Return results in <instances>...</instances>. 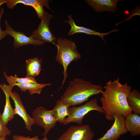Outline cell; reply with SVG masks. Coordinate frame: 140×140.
<instances>
[{
  "label": "cell",
  "instance_id": "obj_22",
  "mask_svg": "<svg viewBox=\"0 0 140 140\" xmlns=\"http://www.w3.org/2000/svg\"><path fill=\"white\" fill-rule=\"evenodd\" d=\"M38 137V136L31 138L29 136L26 137L19 135H15L12 137V139L13 140H48L46 136H45L43 139H39Z\"/></svg>",
  "mask_w": 140,
  "mask_h": 140
},
{
  "label": "cell",
  "instance_id": "obj_5",
  "mask_svg": "<svg viewBox=\"0 0 140 140\" xmlns=\"http://www.w3.org/2000/svg\"><path fill=\"white\" fill-rule=\"evenodd\" d=\"M35 124L43 127L44 131L43 135L46 136L50 130L54 127L57 122L53 116L52 110H48L42 107H38L32 112Z\"/></svg>",
  "mask_w": 140,
  "mask_h": 140
},
{
  "label": "cell",
  "instance_id": "obj_25",
  "mask_svg": "<svg viewBox=\"0 0 140 140\" xmlns=\"http://www.w3.org/2000/svg\"><path fill=\"white\" fill-rule=\"evenodd\" d=\"M6 136L0 137V140H6Z\"/></svg>",
  "mask_w": 140,
  "mask_h": 140
},
{
  "label": "cell",
  "instance_id": "obj_9",
  "mask_svg": "<svg viewBox=\"0 0 140 140\" xmlns=\"http://www.w3.org/2000/svg\"><path fill=\"white\" fill-rule=\"evenodd\" d=\"M6 29L8 31L7 35L12 37L14 41L13 45L15 48H18L24 45L29 44L33 45H41L45 41L34 39L31 36L28 37L25 35L24 33L17 31L11 26L8 21L4 20Z\"/></svg>",
  "mask_w": 140,
  "mask_h": 140
},
{
  "label": "cell",
  "instance_id": "obj_15",
  "mask_svg": "<svg viewBox=\"0 0 140 140\" xmlns=\"http://www.w3.org/2000/svg\"><path fill=\"white\" fill-rule=\"evenodd\" d=\"M126 129L132 136L140 135V116L135 113H131L125 117Z\"/></svg>",
  "mask_w": 140,
  "mask_h": 140
},
{
  "label": "cell",
  "instance_id": "obj_26",
  "mask_svg": "<svg viewBox=\"0 0 140 140\" xmlns=\"http://www.w3.org/2000/svg\"><path fill=\"white\" fill-rule=\"evenodd\" d=\"M6 140H9L8 139H6Z\"/></svg>",
  "mask_w": 140,
  "mask_h": 140
},
{
  "label": "cell",
  "instance_id": "obj_21",
  "mask_svg": "<svg viewBox=\"0 0 140 140\" xmlns=\"http://www.w3.org/2000/svg\"><path fill=\"white\" fill-rule=\"evenodd\" d=\"M11 131L3 123L2 119V114L0 112V137L10 135Z\"/></svg>",
  "mask_w": 140,
  "mask_h": 140
},
{
  "label": "cell",
  "instance_id": "obj_18",
  "mask_svg": "<svg viewBox=\"0 0 140 140\" xmlns=\"http://www.w3.org/2000/svg\"><path fill=\"white\" fill-rule=\"evenodd\" d=\"M13 87L15 86H17L20 89L21 92H25L28 90L31 95L34 94H40L42 89L47 86H50V83H38L35 84L30 83L10 84Z\"/></svg>",
  "mask_w": 140,
  "mask_h": 140
},
{
  "label": "cell",
  "instance_id": "obj_19",
  "mask_svg": "<svg viewBox=\"0 0 140 140\" xmlns=\"http://www.w3.org/2000/svg\"><path fill=\"white\" fill-rule=\"evenodd\" d=\"M127 104L134 113L140 114V93L137 89H134L130 92L127 99Z\"/></svg>",
  "mask_w": 140,
  "mask_h": 140
},
{
  "label": "cell",
  "instance_id": "obj_13",
  "mask_svg": "<svg viewBox=\"0 0 140 140\" xmlns=\"http://www.w3.org/2000/svg\"><path fill=\"white\" fill-rule=\"evenodd\" d=\"M118 0H87V3L96 12H115Z\"/></svg>",
  "mask_w": 140,
  "mask_h": 140
},
{
  "label": "cell",
  "instance_id": "obj_11",
  "mask_svg": "<svg viewBox=\"0 0 140 140\" xmlns=\"http://www.w3.org/2000/svg\"><path fill=\"white\" fill-rule=\"evenodd\" d=\"M18 3L32 7L40 19L43 17L45 11L43 6L51 10L49 5V1L47 0H6L5 4L8 8L12 9Z\"/></svg>",
  "mask_w": 140,
  "mask_h": 140
},
{
  "label": "cell",
  "instance_id": "obj_16",
  "mask_svg": "<svg viewBox=\"0 0 140 140\" xmlns=\"http://www.w3.org/2000/svg\"><path fill=\"white\" fill-rule=\"evenodd\" d=\"M70 106L65 104L60 100L56 101V103L52 110L53 116L57 122L63 123L66 117L69 114V108Z\"/></svg>",
  "mask_w": 140,
  "mask_h": 140
},
{
  "label": "cell",
  "instance_id": "obj_2",
  "mask_svg": "<svg viewBox=\"0 0 140 140\" xmlns=\"http://www.w3.org/2000/svg\"><path fill=\"white\" fill-rule=\"evenodd\" d=\"M102 87L90 81L75 78L70 81L69 85L60 100L69 106L79 105L87 101L89 98L103 92Z\"/></svg>",
  "mask_w": 140,
  "mask_h": 140
},
{
  "label": "cell",
  "instance_id": "obj_23",
  "mask_svg": "<svg viewBox=\"0 0 140 140\" xmlns=\"http://www.w3.org/2000/svg\"><path fill=\"white\" fill-rule=\"evenodd\" d=\"M4 13V9L3 8H2L0 10V40L5 37L8 33V31L6 30L2 31L1 27V21L2 16Z\"/></svg>",
  "mask_w": 140,
  "mask_h": 140
},
{
  "label": "cell",
  "instance_id": "obj_14",
  "mask_svg": "<svg viewBox=\"0 0 140 140\" xmlns=\"http://www.w3.org/2000/svg\"><path fill=\"white\" fill-rule=\"evenodd\" d=\"M68 18L69 21L66 20L65 21V22L68 23L71 26V29L68 33V35L69 36H71L75 33H83L89 35L99 36L104 41L103 38L104 36L112 32H114L115 31H116L118 30H114L106 33H100L88 28L77 25L73 20L72 16L71 15H70L68 16Z\"/></svg>",
  "mask_w": 140,
  "mask_h": 140
},
{
  "label": "cell",
  "instance_id": "obj_20",
  "mask_svg": "<svg viewBox=\"0 0 140 140\" xmlns=\"http://www.w3.org/2000/svg\"><path fill=\"white\" fill-rule=\"evenodd\" d=\"M5 78L9 84L15 83H30L37 84L38 83L34 78L31 77H26L25 78H19L16 74L14 76H8L5 72H3Z\"/></svg>",
  "mask_w": 140,
  "mask_h": 140
},
{
  "label": "cell",
  "instance_id": "obj_8",
  "mask_svg": "<svg viewBox=\"0 0 140 140\" xmlns=\"http://www.w3.org/2000/svg\"><path fill=\"white\" fill-rule=\"evenodd\" d=\"M114 121L111 128L103 136L95 140H117L120 136L127 133L125 125V117L121 115L115 114Z\"/></svg>",
  "mask_w": 140,
  "mask_h": 140
},
{
  "label": "cell",
  "instance_id": "obj_4",
  "mask_svg": "<svg viewBox=\"0 0 140 140\" xmlns=\"http://www.w3.org/2000/svg\"><path fill=\"white\" fill-rule=\"evenodd\" d=\"M92 110H96L104 114L102 107L98 104L96 98L90 100L81 106L69 108V115L66 118L63 124L66 125L71 122H74L81 125L84 116Z\"/></svg>",
  "mask_w": 140,
  "mask_h": 140
},
{
  "label": "cell",
  "instance_id": "obj_3",
  "mask_svg": "<svg viewBox=\"0 0 140 140\" xmlns=\"http://www.w3.org/2000/svg\"><path fill=\"white\" fill-rule=\"evenodd\" d=\"M57 48L55 60L63 68L64 79L61 87L66 81L68 76L67 69L72 62L76 61L81 57V55L77 50L75 41L70 39L62 38L57 39L55 44Z\"/></svg>",
  "mask_w": 140,
  "mask_h": 140
},
{
  "label": "cell",
  "instance_id": "obj_1",
  "mask_svg": "<svg viewBox=\"0 0 140 140\" xmlns=\"http://www.w3.org/2000/svg\"><path fill=\"white\" fill-rule=\"evenodd\" d=\"M104 88L105 90L101 93L100 100L102 108L107 120H113L115 114L125 117L132 113L127 100V97L131 91L130 86L127 83L122 84L118 78L107 82Z\"/></svg>",
  "mask_w": 140,
  "mask_h": 140
},
{
  "label": "cell",
  "instance_id": "obj_17",
  "mask_svg": "<svg viewBox=\"0 0 140 140\" xmlns=\"http://www.w3.org/2000/svg\"><path fill=\"white\" fill-rule=\"evenodd\" d=\"M42 59L38 57L29 59L26 60V77L34 78L39 75L41 68Z\"/></svg>",
  "mask_w": 140,
  "mask_h": 140
},
{
  "label": "cell",
  "instance_id": "obj_7",
  "mask_svg": "<svg viewBox=\"0 0 140 140\" xmlns=\"http://www.w3.org/2000/svg\"><path fill=\"white\" fill-rule=\"evenodd\" d=\"M94 133L88 125L72 126L58 140H92Z\"/></svg>",
  "mask_w": 140,
  "mask_h": 140
},
{
  "label": "cell",
  "instance_id": "obj_10",
  "mask_svg": "<svg viewBox=\"0 0 140 140\" xmlns=\"http://www.w3.org/2000/svg\"><path fill=\"white\" fill-rule=\"evenodd\" d=\"M10 96L14 103L15 114L23 119L25 123V128L29 131H31L32 126L35 124L32 118L27 113L20 96L15 91L11 92Z\"/></svg>",
  "mask_w": 140,
  "mask_h": 140
},
{
  "label": "cell",
  "instance_id": "obj_12",
  "mask_svg": "<svg viewBox=\"0 0 140 140\" xmlns=\"http://www.w3.org/2000/svg\"><path fill=\"white\" fill-rule=\"evenodd\" d=\"M13 88L11 85L0 83V88L3 92L5 96V103L2 114V119L3 123L6 125L9 121L14 118L15 115L14 109L11 104L10 99V92L12 91Z\"/></svg>",
  "mask_w": 140,
  "mask_h": 140
},
{
  "label": "cell",
  "instance_id": "obj_24",
  "mask_svg": "<svg viewBox=\"0 0 140 140\" xmlns=\"http://www.w3.org/2000/svg\"><path fill=\"white\" fill-rule=\"evenodd\" d=\"M6 0H0V7L3 4H5Z\"/></svg>",
  "mask_w": 140,
  "mask_h": 140
},
{
  "label": "cell",
  "instance_id": "obj_6",
  "mask_svg": "<svg viewBox=\"0 0 140 140\" xmlns=\"http://www.w3.org/2000/svg\"><path fill=\"white\" fill-rule=\"evenodd\" d=\"M52 17V15L45 11L37 29L33 31L30 36L35 39L52 43L55 45L57 39L49 27L50 21Z\"/></svg>",
  "mask_w": 140,
  "mask_h": 140
}]
</instances>
